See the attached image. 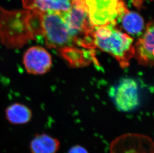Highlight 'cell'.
<instances>
[{
    "label": "cell",
    "mask_w": 154,
    "mask_h": 153,
    "mask_svg": "<svg viewBox=\"0 0 154 153\" xmlns=\"http://www.w3.org/2000/svg\"><path fill=\"white\" fill-rule=\"evenodd\" d=\"M146 31L134 45V56L139 64L153 66L154 64V24H147Z\"/></svg>",
    "instance_id": "cell-8"
},
{
    "label": "cell",
    "mask_w": 154,
    "mask_h": 153,
    "mask_svg": "<svg viewBox=\"0 0 154 153\" xmlns=\"http://www.w3.org/2000/svg\"><path fill=\"white\" fill-rule=\"evenodd\" d=\"M109 153H154V142L146 135L126 133L111 142Z\"/></svg>",
    "instance_id": "cell-5"
},
{
    "label": "cell",
    "mask_w": 154,
    "mask_h": 153,
    "mask_svg": "<svg viewBox=\"0 0 154 153\" xmlns=\"http://www.w3.org/2000/svg\"><path fill=\"white\" fill-rule=\"evenodd\" d=\"M7 120L14 125L26 124L32 118V111L27 106L20 103H15L6 108Z\"/></svg>",
    "instance_id": "cell-11"
},
{
    "label": "cell",
    "mask_w": 154,
    "mask_h": 153,
    "mask_svg": "<svg viewBox=\"0 0 154 153\" xmlns=\"http://www.w3.org/2000/svg\"><path fill=\"white\" fill-rule=\"evenodd\" d=\"M91 25L94 27L117 23L127 9L123 0H83Z\"/></svg>",
    "instance_id": "cell-4"
},
{
    "label": "cell",
    "mask_w": 154,
    "mask_h": 153,
    "mask_svg": "<svg viewBox=\"0 0 154 153\" xmlns=\"http://www.w3.org/2000/svg\"><path fill=\"white\" fill-rule=\"evenodd\" d=\"M122 28L125 32L132 35L140 34L144 28L143 17L137 13L129 11L127 9L118 17Z\"/></svg>",
    "instance_id": "cell-12"
},
{
    "label": "cell",
    "mask_w": 154,
    "mask_h": 153,
    "mask_svg": "<svg viewBox=\"0 0 154 153\" xmlns=\"http://www.w3.org/2000/svg\"><path fill=\"white\" fill-rule=\"evenodd\" d=\"M60 147L59 140L45 133L36 135L30 143L31 153H57Z\"/></svg>",
    "instance_id": "cell-10"
},
{
    "label": "cell",
    "mask_w": 154,
    "mask_h": 153,
    "mask_svg": "<svg viewBox=\"0 0 154 153\" xmlns=\"http://www.w3.org/2000/svg\"><path fill=\"white\" fill-rule=\"evenodd\" d=\"M61 55L71 65L79 66L85 65L88 61L85 59L86 56L83 51L74 48V46L64 48L60 50Z\"/></svg>",
    "instance_id": "cell-13"
},
{
    "label": "cell",
    "mask_w": 154,
    "mask_h": 153,
    "mask_svg": "<svg viewBox=\"0 0 154 153\" xmlns=\"http://www.w3.org/2000/svg\"><path fill=\"white\" fill-rule=\"evenodd\" d=\"M68 153H89L87 150L80 145H75L71 147Z\"/></svg>",
    "instance_id": "cell-14"
},
{
    "label": "cell",
    "mask_w": 154,
    "mask_h": 153,
    "mask_svg": "<svg viewBox=\"0 0 154 153\" xmlns=\"http://www.w3.org/2000/svg\"><path fill=\"white\" fill-rule=\"evenodd\" d=\"M23 7L35 12H63L69 10L72 0H22Z\"/></svg>",
    "instance_id": "cell-9"
},
{
    "label": "cell",
    "mask_w": 154,
    "mask_h": 153,
    "mask_svg": "<svg viewBox=\"0 0 154 153\" xmlns=\"http://www.w3.org/2000/svg\"><path fill=\"white\" fill-rule=\"evenodd\" d=\"M110 94L117 108L121 111H132L139 104L138 84L131 78L123 79L111 89Z\"/></svg>",
    "instance_id": "cell-6"
},
{
    "label": "cell",
    "mask_w": 154,
    "mask_h": 153,
    "mask_svg": "<svg viewBox=\"0 0 154 153\" xmlns=\"http://www.w3.org/2000/svg\"><path fill=\"white\" fill-rule=\"evenodd\" d=\"M23 66L29 74L38 75L48 72L52 65V59L49 52L39 46H32L23 55Z\"/></svg>",
    "instance_id": "cell-7"
},
{
    "label": "cell",
    "mask_w": 154,
    "mask_h": 153,
    "mask_svg": "<svg viewBox=\"0 0 154 153\" xmlns=\"http://www.w3.org/2000/svg\"><path fill=\"white\" fill-rule=\"evenodd\" d=\"M41 30V38L48 48L60 50L76 45V38L64 21L61 12L42 13Z\"/></svg>",
    "instance_id": "cell-3"
},
{
    "label": "cell",
    "mask_w": 154,
    "mask_h": 153,
    "mask_svg": "<svg viewBox=\"0 0 154 153\" xmlns=\"http://www.w3.org/2000/svg\"><path fill=\"white\" fill-rule=\"evenodd\" d=\"M95 47L110 54L122 68L128 66L134 56V39L116 27V23L95 27L92 33Z\"/></svg>",
    "instance_id": "cell-2"
},
{
    "label": "cell",
    "mask_w": 154,
    "mask_h": 153,
    "mask_svg": "<svg viewBox=\"0 0 154 153\" xmlns=\"http://www.w3.org/2000/svg\"><path fill=\"white\" fill-rule=\"evenodd\" d=\"M41 12L7 10L0 7V41L8 49H19L41 37Z\"/></svg>",
    "instance_id": "cell-1"
}]
</instances>
